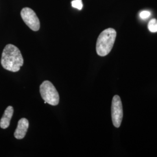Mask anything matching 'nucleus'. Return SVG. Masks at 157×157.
Segmentation results:
<instances>
[{
    "label": "nucleus",
    "instance_id": "obj_1",
    "mask_svg": "<svg viewBox=\"0 0 157 157\" xmlns=\"http://www.w3.org/2000/svg\"><path fill=\"white\" fill-rule=\"evenodd\" d=\"M1 63L6 70L13 72H18L23 65L21 51L15 45L7 44L2 51Z\"/></svg>",
    "mask_w": 157,
    "mask_h": 157
},
{
    "label": "nucleus",
    "instance_id": "obj_2",
    "mask_svg": "<svg viewBox=\"0 0 157 157\" xmlns=\"http://www.w3.org/2000/svg\"><path fill=\"white\" fill-rule=\"evenodd\" d=\"M117 37L115 29L108 28L99 35L96 43V51L99 56H107L112 50Z\"/></svg>",
    "mask_w": 157,
    "mask_h": 157
},
{
    "label": "nucleus",
    "instance_id": "obj_3",
    "mask_svg": "<svg viewBox=\"0 0 157 157\" xmlns=\"http://www.w3.org/2000/svg\"><path fill=\"white\" fill-rule=\"evenodd\" d=\"M40 92L42 98L47 103L56 106L59 104V95L55 86L48 80L44 81L40 86Z\"/></svg>",
    "mask_w": 157,
    "mask_h": 157
},
{
    "label": "nucleus",
    "instance_id": "obj_4",
    "mask_svg": "<svg viewBox=\"0 0 157 157\" xmlns=\"http://www.w3.org/2000/svg\"><path fill=\"white\" fill-rule=\"evenodd\" d=\"M111 115L113 124L116 128H119L123 119V107L121 99L118 95L113 97L111 105Z\"/></svg>",
    "mask_w": 157,
    "mask_h": 157
},
{
    "label": "nucleus",
    "instance_id": "obj_5",
    "mask_svg": "<svg viewBox=\"0 0 157 157\" xmlns=\"http://www.w3.org/2000/svg\"><path fill=\"white\" fill-rule=\"evenodd\" d=\"M23 21L29 28L33 31H38L40 28L39 19L33 10L28 7L23 8L21 12Z\"/></svg>",
    "mask_w": 157,
    "mask_h": 157
},
{
    "label": "nucleus",
    "instance_id": "obj_6",
    "mask_svg": "<svg viewBox=\"0 0 157 157\" xmlns=\"http://www.w3.org/2000/svg\"><path fill=\"white\" fill-rule=\"evenodd\" d=\"M29 122L26 118L21 119L17 123V126L14 133V136L17 139H22L27 133Z\"/></svg>",
    "mask_w": 157,
    "mask_h": 157
},
{
    "label": "nucleus",
    "instance_id": "obj_7",
    "mask_svg": "<svg viewBox=\"0 0 157 157\" xmlns=\"http://www.w3.org/2000/svg\"><path fill=\"white\" fill-rule=\"evenodd\" d=\"M13 113V108L12 106H9L6 108L4 115L0 121V127L2 129H6L9 127Z\"/></svg>",
    "mask_w": 157,
    "mask_h": 157
},
{
    "label": "nucleus",
    "instance_id": "obj_8",
    "mask_svg": "<svg viewBox=\"0 0 157 157\" xmlns=\"http://www.w3.org/2000/svg\"><path fill=\"white\" fill-rule=\"evenodd\" d=\"M148 30L152 33L157 32V20L155 19H151L148 25Z\"/></svg>",
    "mask_w": 157,
    "mask_h": 157
},
{
    "label": "nucleus",
    "instance_id": "obj_9",
    "mask_svg": "<svg viewBox=\"0 0 157 157\" xmlns=\"http://www.w3.org/2000/svg\"><path fill=\"white\" fill-rule=\"evenodd\" d=\"M71 4L73 8L81 10L83 8L82 0H73L71 2Z\"/></svg>",
    "mask_w": 157,
    "mask_h": 157
},
{
    "label": "nucleus",
    "instance_id": "obj_10",
    "mask_svg": "<svg viewBox=\"0 0 157 157\" xmlns=\"http://www.w3.org/2000/svg\"><path fill=\"white\" fill-rule=\"evenodd\" d=\"M150 15H151L150 12L148 11H144L141 12L140 13V17L142 19H146L150 17Z\"/></svg>",
    "mask_w": 157,
    "mask_h": 157
}]
</instances>
